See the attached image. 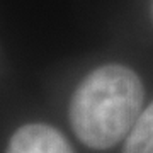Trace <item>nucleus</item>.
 I'll return each mask as SVG.
<instances>
[{
	"mask_svg": "<svg viewBox=\"0 0 153 153\" xmlns=\"http://www.w3.org/2000/svg\"><path fill=\"white\" fill-rule=\"evenodd\" d=\"M145 88L128 66L104 65L88 73L73 92L70 123L76 138L107 150L126 138L141 114Z\"/></svg>",
	"mask_w": 153,
	"mask_h": 153,
	"instance_id": "nucleus-1",
	"label": "nucleus"
},
{
	"mask_svg": "<svg viewBox=\"0 0 153 153\" xmlns=\"http://www.w3.org/2000/svg\"><path fill=\"white\" fill-rule=\"evenodd\" d=\"M5 153H75L58 129L48 124H26L12 134Z\"/></svg>",
	"mask_w": 153,
	"mask_h": 153,
	"instance_id": "nucleus-2",
	"label": "nucleus"
},
{
	"mask_svg": "<svg viewBox=\"0 0 153 153\" xmlns=\"http://www.w3.org/2000/svg\"><path fill=\"white\" fill-rule=\"evenodd\" d=\"M123 153H153V102L141 111L126 136Z\"/></svg>",
	"mask_w": 153,
	"mask_h": 153,
	"instance_id": "nucleus-3",
	"label": "nucleus"
}]
</instances>
